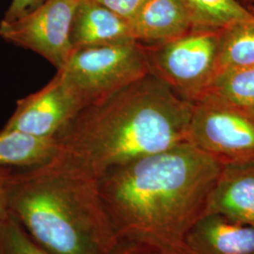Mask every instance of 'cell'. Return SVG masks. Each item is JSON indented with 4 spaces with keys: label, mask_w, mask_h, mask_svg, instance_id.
Wrapping results in <instances>:
<instances>
[{
    "label": "cell",
    "mask_w": 254,
    "mask_h": 254,
    "mask_svg": "<svg viewBox=\"0 0 254 254\" xmlns=\"http://www.w3.org/2000/svg\"><path fill=\"white\" fill-rule=\"evenodd\" d=\"M222 169L185 141L107 170L98 190L117 239L189 254L186 237L204 216Z\"/></svg>",
    "instance_id": "cell-1"
},
{
    "label": "cell",
    "mask_w": 254,
    "mask_h": 254,
    "mask_svg": "<svg viewBox=\"0 0 254 254\" xmlns=\"http://www.w3.org/2000/svg\"><path fill=\"white\" fill-rule=\"evenodd\" d=\"M200 100L214 101L254 113V66L218 73Z\"/></svg>",
    "instance_id": "cell-14"
},
{
    "label": "cell",
    "mask_w": 254,
    "mask_h": 254,
    "mask_svg": "<svg viewBox=\"0 0 254 254\" xmlns=\"http://www.w3.org/2000/svg\"><path fill=\"white\" fill-rule=\"evenodd\" d=\"M209 214L254 227V162L223 166L209 195Z\"/></svg>",
    "instance_id": "cell-9"
},
{
    "label": "cell",
    "mask_w": 254,
    "mask_h": 254,
    "mask_svg": "<svg viewBox=\"0 0 254 254\" xmlns=\"http://www.w3.org/2000/svg\"><path fill=\"white\" fill-rule=\"evenodd\" d=\"M81 105L57 72L39 91L20 99L16 109L0 132L17 131L42 138H56Z\"/></svg>",
    "instance_id": "cell-8"
},
{
    "label": "cell",
    "mask_w": 254,
    "mask_h": 254,
    "mask_svg": "<svg viewBox=\"0 0 254 254\" xmlns=\"http://www.w3.org/2000/svg\"><path fill=\"white\" fill-rule=\"evenodd\" d=\"M0 254H50L29 236L11 214L0 220Z\"/></svg>",
    "instance_id": "cell-17"
},
{
    "label": "cell",
    "mask_w": 254,
    "mask_h": 254,
    "mask_svg": "<svg viewBox=\"0 0 254 254\" xmlns=\"http://www.w3.org/2000/svg\"><path fill=\"white\" fill-rule=\"evenodd\" d=\"M189 254H254V227L218 215H204L187 235Z\"/></svg>",
    "instance_id": "cell-10"
},
{
    "label": "cell",
    "mask_w": 254,
    "mask_h": 254,
    "mask_svg": "<svg viewBox=\"0 0 254 254\" xmlns=\"http://www.w3.org/2000/svg\"><path fill=\"white\" fill-rule=\"evenodd\" d=\"M242 4H244V5H247V4H253L254 3V0H239Z\"/></svg>",
    "instance_id": "cell-22"
},
{
    "label": "cell",
    "mask_w": 254,
    "mask_h": 254,
    "mask_svg": "<svg viewBox=\"0 0 254 254\" xmlns=\"http://www.w3.org/2000/svg\"><path fill=\"white\" fill-rule=\"evenodd\" d=\"M193 108L149 73L82 109L56 136L58 154L98 179L114 166L188 141Z\"/></svg>",
    "instance_id": "cell-2"
},
{
    "label": "cell",
    "mask_w": 254,
    "mask_h": 254,
    "mask_svg": "<svg viewBox=\"0 0 254 254\" xmlns=\"http://www.w3.org/2000/svg\"><path fill=\"white\" fill-rule=\"evenodd\" d=\"M79 0H46L27 15L13 21L1 20L0 37L14 46L33 51L61 70L73 48L70 28Z\"/></svg>",
    "instance_id": "cell-7"
},
{
    "label": "cell",
    "mask_w": 254,
    "mask_h": 254,
    "mask_svg": "<svg viewBox=\"0 0 254 254\" xmlns=\"http://www.w3.org/2000/svg\"><path fill=\"white\" fill-rule=\"evenodd\" d=\"M128 22L135 16L146 0H94Z\"/></svg>",
    "instance_id": "cell-18"
},
{
    "label": "cell",
    "mask_w": 254,
    "mask_h": 254,
    "mask_svg": "<svg viewBox=\"0 0 254 254\" xmlns=\"http://www.w3.org/2000/svg\"><path fill=\"white\" fill-rule=\"evenodd\" d=\"M253 113H254V112H253Z\"/></svg>",
    "instance_id": "cell-23"
},
{
    "label": "cell",
    "mask_w": 254,
    "mask_h": 254,
    "mask_svg": "<svg viewBox=\"0 0 254 254\" xmlns=\"http://www.w3.org/2000/svg\"><path fill=\"white\" fill-rule=\"evenodd\" d=\"M14 168L0 167V220L9 214L8 205V190L9 180Z\"/></svg>",
    "instance_id": "cell-21"
},
{
    "label": "cell",
    "mask_w": 254,
    "mask_h": 254,
    "mask_svg": "<svg viewBox=\"0 0 254 254\" xmlns=\"http://www.w3.org/2000/svg\"><path fill=\"white\" fill-rule=\"evenodd\" d=\"M46 0H12L3 20L13 21L21 18L40 7Z\"/></svg>",
    "instance_id": "cell-20"
},
{
    "label": "cell",
    "mask_w": 254,
    "mask_h": 254,
    "mask_svg": "<svg viewBox=\"0 0 254 254\" xmlns=\"http://www.w3.org/2000/svg\"><path fill=\"white\" fill-rule=\"evenodd\" d=\"M58 73L84 109L137 81L150 70L144 46L132 40L75 49Z\"/></svg>",
    "instance_id": "cell-4"
},
{
    "label": "cell",
    "mask_w": 254,
    "mask_h": 254,
    "mask_svg": "<svg viewBox=\"0 0 254 254\" xmlns=\"http://www.w3.org/2000/svg\"><path fill=\"white\" fill-rule=\"evenodd\" d=\"M195 28L223 29L239 22L254 21V8L239 0H182Z\"/></svg>",
    "instance_id": "cell-15"
},
{
    "label": "cell",
    "mask_w": 254,
    "mask_h": 254,
    "mask_svg": "<svg viewBox=\"0 0 254 254\" xmlns=\"http://www.w3.org/2000/svg\"><path fill=\"white\" fill-rule=\"evenodd\" d=\"M134 40L129 22L94 0H79L70 28L73 50ZM135 41V40H134Z\"/></svg>",
    "instance_id": "cell-12"
},
{
    "label": "cell",
    "mask_w": 254,
    "mask_h": 254,
    "mask_svg": "<svg viewBox=\"0 0 254 254\" xmlns=\"http://www.w3.org/2000/svg\"><path fill=\"white\" fill-rule=\"evenodd\" d=\"M97 180L59 154L44 165L13 169L9 214L48 254H107L117 237Z\"/></svg>",
    "instance_id": "cell-3"
},
{
    "label": "cell",
    "mask_w": 254,
    "mask_h": 254,
    "mask_svg": "<svg viewBox=\"0 0 254 254\" xmlns=\"http://www.w3.org/2000/svg\"><path fill=\"white\" fill-rule=\"evenodd\" d=\"M222 29L193 28L159 45L144 46L150 73L179 97L198 102L216 74Z\"/></svg>",
    "instance_id": "cell-5"
},
{
    "label": "cell",
    "mask_w": 254,
    "mask_h": 254,
    "mask_svg": "<svg viewBox=\"0 0 254 254\" xmlns=\"http://www.w3.org/2000/svg\"><path fill=\"white\" fill-rule=\"evenodd\" d=\"M129 24L134 40L144 46L163 44L195 28L182 0H146Z\"/></svg>",
    "instance_id": "cell-11"
},
{
    "label": "cell",
    "mask_w": 254,
    "mask_h": 254,
    "mask_svg": "<svg viewBox=\"0 0 254 254\" xmlns=\"http://www.w3.org/2000/svg\"><path fill=\"white\" fill-rule=\"evenodd\" d=\"M107 254H180L151 246L117 239Z\"/></svg>",
    "instance_id": "cell-19"
},
{
    "label": "cell",
    "mask_w": 254,
    "mask_h": 254,
    "mask_svg": "<svg viewBox=\"0 0 254 254\" xmlns=\"http://www.w3.org/2000/svg\"><path fill=\"white\" fill-rule=\"evenodd\" d=\"M58 153L55 138H42L17 131L0 132V167H37L49 162Z\"/></svg>",
    "instance_id": "cell-13"
},
{
    "label": "cell",
    "mask_w": 254,
    "mask_h": 254,
    "mask_svg": "<svg viewBox=\"0 0 254 254\" xmlns=\"http://www.w3.org/2000/svg\"><path fill=\"white\" fill-rule=\"evenodd\" d=\"M251 66H254V21L239 22L223 28L215 76Z\"/></svg>",
    "instance_id": "cell-16"
},
{
    "label": "cell",
    "mask_w": 254,
    "mask_h": 254,
    "mask_svg": "<svg viewBox=\"0 0 254 254\" xmlns=\"http://www.w3.org/2000/svg\"><path fill=\"white\" fill-rule=\"evenodd\" d=\"M188 142L223 166L254 162V113L210 100L194 104Z\"/></svg>",
    "instance_id": "cell-6"
}]
</instances>
